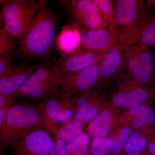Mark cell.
<instances>
[{
  "instance_id": "obj_1",
  "label": "cell",
  "mask_w": 155,
  "mask_h": 155,
  "mask_svg": "<svg viewBox=\"0 0 155 155\" xmlns=\"http://www.w3.org/2000/svg\"><path fill=\"white\" fill-rule=\"evenodd\" d=\"M57 20L55 11L42 1L16 50V56L30 61L47 55L55 42Z\"/></svg>"
},
{
  "instance_id": "obj_2",
  "label": "cell",
  "mask_w": 155,
  "mask_h": 155,
  "mask_svg": "<svg viewBox=\"0 0 155 155\" xmlns=\"http://www.w3.org/2000/svg\"><path fill=\"white\" fill-rule=\"evenodd\" d=\"M41 129H45L41 102L38 104L15 102L8 110L5 125L1 132V143L8 147Z\"/></svg>"
},
{
  "instance_id": "obj_3",
  "label": "cell",
  "mask_w": 155,
  "mask_h": 155,
  "mask_svg": "<svg viewBox=\"0 0 155 155\" xmlns=\"http://www.w3.org/2000/svg\"><path fill=\"white\" fill-rule=\"evenodd\" d=\"M62 74L54 63L39 65L14 94V97L25 101H44L57 94Z\"/></svg>"
},
{
  "instance_id": "obj_4",
  "label": "cell",
  "mask_w": 155,
  "mask_h": 155,
  "mask_svg": "<svg viewBox=\"0 0 155 155\" xmlns=\"http://www.w3.org/2000/svg\"><path fill=\"white\" fill-rule=\"evenodd\" d=\"M110 91L108 97L110 103L121 110L155 102L154 87L142 85L125 72L114 81Z\"/></svg>"
},
{
  "instance_id": "obj_5",
  "label": "cell",
  "mask_w": 155,
  "mask_h": 155,
  "mask_svg": "<svg viewBox=\"0 0 155 155\" xmlns=\"http://www.w3.org/2000/svg\"><path fill=\"white\" fill-rule=\"evenodd\" d=\"M121 51L125 73L142 85L154 87L155 56L149 47L134 44Z\"/></svg>"
},
{
  "instance_id": "obj_6",
  "label": "cell",
  "mask_w": 155,
  "mask_h": 155,
  "mask_svg": "<svg viewBox=\"0 0 155 155\" xmlns=\"http://www.w3.org/2000/svg\"><path fill=\"white\" fill-rule=\"evenodd\" d=\"M1 22L4 28L21 41L42 1L1 0Z\"/></svg>"
},
{
  "instance_id": "obj_7",
  "label": "cell",
  "mask_w": 155,
  "mask_h": 155,
  "mask_svg": "<svg viewBox=\"0 0 155 155\" xmlns=\"http://www.w3.org/2000/svg\"><path fill=\"white\" fill-rule=\"evenodd\" d=\"M41 103L44 127L56 135L58 130L74 116L76 95L54 96Z\"/></svg>"
},
{
  "instance_id": "obj_8",
  "label": "cell",
  "mask_w": 155,
  "mask_h": 155,
  "mask_svg": "<svg viewBox=\"0 0 155 155\" xmlns=\"http://www.w3.org/2000/svg\"><path fill=\"white\" fill-rule=\"evenodd\" d=\"M60 3L79 30L109 29L95 0L61 1Z\"/></svg>"
},
{
  "instance_id": "obj_9",
  "label": "cell",
  "mask_w": 155,
  "mask_h": 155,
  "mask_svg": "<svg viewBox=\"0 0 155 155\" xmlns=\"http://www.w3.org/2000/svg\"><path fill=\"white\" fill-rule=\"evenodd\" d=\"M110 103L107 93L95 86L76 94V109L71 119L91 122L105 109Z\"/></svg>"
},
{
  "instance_id": "obj_10",
  "label": "cell",
  "mask_w": 155,
  "mask_h": 155,
  "mask_svg": "<svg viewBox=\"0 0 155 155\" xmlns=\"http://www.w3.org/2000/svg\"><path fill=\"white\" fill-rule=\"evenodd\" d=\"M134 44L155 46V8L147 9L137 23L119 37L120 51Z\"/></svg>"
},
{
  "instance_id": "obj_11",
  "label": "cell",
  "mask_w": 155,
  "mask_h": 155,
  "mask_svg": "<svg viewBox=\"0 0 155 155\" xmlns=\"http://www.w3.org/2000/svg\"><path fill=\"white\" fill-rule=\"evenodd\" d=\"M99 63L78 72L63 73L56 95H76L95 87L99 79Z\"/></svg>"
},
{
  "instance_id": "obj_12",
  "label": "cell",
  "mask_w": 155,
  "mask_h": 155,
  "mask_svg": "<svg viewBox=\"0 0 155 155\" xmlns=\"http://www.w3.org/2000/svg\"><path fill=\"white\" fill-rule=\"evenodd\" d=\"M151 105L143 104L127 109L121 114L119 125L141 132L149 139L155 135V111Z\"/></svg>"
},
{
  "instance_id": "obj_13",
  "label": "cell",
  "mask_w": 155,
  "mask_h": 155,
  "mask_svg": "<svg viewBox=\"0 0 155 155\" xmlns=\"http://www.w3.org/2000/svg\"><path fill=\"white\" fill-rule=\"evenodd\" d=\"M113 2L119 38L140 20L147 10V3L143 0H114Z\"/></svg>"
},
{
  "instance_id": "obj_14",
  "label": "cell",
  "mask_w": 155,
  "mask_h": 155,
  "mask_svg": "<svg viewBox=\"0 0 155 155\" xmlns=\"http://www.w3.org/2000/svg\"><path fill=\"white\" fill-rule=\"evenodd\" d=\"M50 134L41 129L11 146L13 155H49L54 145Z\"/></svg>"
},
{
  "instance_id": "obj_15",
  "label": "cell",
  "mask_w": 155,
  "mask_h": 155,
  "mask_svg": "<svg viewBox=\"0 0 155 155\" xmlns=\"http://www.w3.org/2000/svg\"><path fill=\"white\" fill-rule=\"evenodd\" d=\"M124 70V61L122 51L114 49L106 53L99 63V79L96 86L107 93L111 85Z\"/></svg>"
},
{
  "instance_id": "obj_16",
  "label": "cell",
  "mask_w": 155,
  "mask_h": 155,
  "mask_svg": "<svg viewBox=\"0 0 155 155\" xmlns=\"http://www.w3.org/2000/svg\"><path fill=\"white\" fill-rule=\"evenodd\" d=\"M81 31L82 37L80 48L91 51L106 53L110 50L118 48V34L109 29Z\"/></svg>"
},
{
  "instance_id": "obj_17",
  "label": "cell",
  "mask_w": 155,
  "mask_h": 155,
  "mask_svg": "<svg viewBox=\"0 0 155 155\" xmlns=\"http://www.w3.org/2000/svg\"><path fill=\"white\" fill-rule=\"evenodd\" d=\"M105 54L79 48L65 57L57 58L54 63L63 73L76 72L99 63Z\"/></svg>"
},
{
  "instance_id": "obj_18",
  "label": "cell",
  "mask_w": 155,
  "mask_h": 155,
  "mask_svg": "<svg viewBox=\"0 0 155 155\" xmlns=\"http://www.w3.org/2000/svg\"><path fill=\"white\" fill-rule=\"evenodd\" d=\"M39 66L26 64L11 65L0 76V93L14 96L18 89Z\"/></svg>"
},
{
  "instance_id": "obj_19",
  "label": "cell",
  "mask_w": 155,
  "mask_h": 155,
  "mask_svg": "<svg viewBox=\"0 0 155 155\" xmlns=\"http://www.w3.org/2000/svg\"><path fill=\"white\" fill-rule=\"evenodd\" d=\"M121 109L108 104L105 109L90 122L89 134L94 137H107L118 125L121 116Z\"/></svg>"
},
{
  "instance_id": "obj_20",
  "label": "cell",
  "mask_w": 155,
  "mask_h": 155,
  "mask_svg": "<svg viewBox=\"0 0 155 155\" xmlns=\"http://www.w3.org/2000/svg\"><path fill=\"white\" fill-rule=\"evenodd\" d=\"M130 128L118 125L107 136L106 144L110 155H122L126 143L132 133Z\"/></svg>"
},
{
  "instance_id": "obj_21",
  "label": "cell",
  "mask_w": 155,
  "mask_h": 155,
  "mask_svg": "<svg viewBox=\"0 0 155 155\" xmlns=\"http://www.w3.org/2000/svg\"><path fill=\"white\" fill-rule=\"evenodd\" d=\"M84 122L75 119H71L61 127L56 134L57 139L69 143L83 133Z\"/></svg>"
},
{
  "instance_id": "obj_22",
  "label": "cell",
  "mask_w": 155,
  "mask_h": 155,
  "mask_svg": "<svg viewBox=\"0 0 155 155\" xmlns=\"http://www.w3.org/2000/svg\"><path fill=\"white\" fill-rule=\"evenodd\" d=\"M103 18L109 26V30L118 34L114 2L111 0H95Z\"/></svg>"
},
{
  "instance_id": "obj_23",
  "label": "cell",
  "mask_w": 155,
  "mask_h": 155,
  "mask_svg": "<svg viewBox=\"0 0 155 155\" xmlns=\"http://www.w3.org/2000/svg\"><path fill=\"white\" fill-rule=\"evenodd\" d=\"M90 136L83 133L67 144V150L69 155H84L89 154V145Z\"/></svg>"
},
{
  "instance_id": "obj_24",
  "label": "cell",
  "mask_w": 155,
  "mask_h": 155,
  "mask_svg": "<svg viewBox=\"0 0 155 155\" xmlns=\"http://www.w3.org/2000/svg\"><path fill=\"white\" fill-rule=\"evenodd\" d=\"M148 141V139L143 134L133 131L126 143L123 153L144 150L147 147Z\"/></svg>"
},
{
  "instance_id": "obj_25",
  "label": "cell",
  "mask_w": 155,
  "mask_h": 155,
  "mask_svg": "<svg viewBox=\"0 0 155 155\" xmlns=\"http://www.w3.org/2000/svg\"><path fill=\"white\" fill-rule=\"evenodd\" d=\"M14 37L5 28L0 30V55L11 53L16 46Z\"/></svg>"
},
{
  "instance_id": "obj_26",
  "label": "cell",
  "mask_w": 155,
  "mask_h": 155,
  "mask_svg": "<svg viewBox=\"0 0 155 155\" xmlns=\"http://www.w3.org/2000/svg\"><path fill=\"white\" fill-rule=\"evenodd\" d=\"M107 137H95L91 145V155H110L106 147Z\"/></svg>"
},
{
  "instance_id": "obj_27",
  "label": "cell",
  "mask_w": 155,
  "mask_h": 155,
  "mask_svg": "<svg viewBox=\"0 0 155 155\" xmlns=\"http://www.w3.org/2000/svg\"><path fill=\"white\" fill-rule=\"evenodd\" d=\"M16 56V50L9 54L0 55V76L11 66V60Z\"/></svg>"
},
{
  "instance_id": "obj_28",
  "label": "cell",
  "mask_w": 155,
  "mask_h": 155,
  "mask_svg": "<svg viewBox=\"0 0 155 155\" xmlns=\"http://www.w3.org/2000/svg\"><path fill=\"white\" fill-rule=\"evenodd\" d=\"M49 155H69L66 143L61 140H56Z\"/></svg>"
},
{
  "instance_id": "obj_29",
  "label": "cell",
  "mask_w": 155,
  "mask_h": 155,
  "mask_svg": "<svg viewBox=\"0 0 155 155\" xmlns=\"http://www.w3.org/2000/svg\"><path fill=\"white\" fill-rule=\"evenodd\" d=\"M14 95H7L0 93V109L10 108L15 102Z\"/></svg>"
},
{
  "instance_id": "obj_30",
  "label": "cell",
  "mask_w": 155,
  "mask_h": 155,
  "mask_svg": "<svg viewBox=\"0 0 155 155\" xmlns=\"http://www.w3.org/2000/svg\"><path fill=\"white\" fill-rule=\"evenodd\" d=\"M9 109V108L0 109V133L2 131L4 126L5 125Z\"/></svg>"
},
{
  "instance_id": "obj_31",
  "label": "cell",
  "mask_w": 155,
  "mask_h": 155,
  "mask_svg": "<svg viewBox=\"0 0 155 155\" xmlns=\"http://www.w3.org/2000/svg\"><path fill=\"white\" fill-rule=\"evenodd\" d=\"M147 147L149 153L151 155H155V135L149 139Z\"/></svg>"
},
{
  "instance_id": "obj_32",
  "label": "cell",
  "mask_w": 155,
  "mask_h": 155,
  "mask_svg": "<svg viewBox=\"0 0 155 155\" xmlns=\"http://www.w3.org/2000/svg\"><path fill=\"white\" fill-rule=\"evenodd\" d=\"M146 3L147 9L151 8H155V0H147Z\"/></svg>"
},
{
  "instance_id": "obj_33",
  "label": "cell",
  "mask_w": 155,
  "mask_h": 155,
  "mask_svg": "<svg viewBox=\"0 0 155 155\" xmlns=\"http://www.w3.org/2000/svg\"><path fill=\"white\" fill-rule=\"evenodd\" d=\"M140 155H152L148 151H146L143 150L142 151L141 154Z\"/></svg>"
},
{
  "instance_id": "obj_34",
  "label": "cell",
  "mask_w": 155,
  "mask_h": 155,
  "mask_svg": "<svg viewBox=\"0 0 155 155\" xmlns=\"http://www.w3.org/2000/svg\"><path fill=\"white\" fill-rule=\"evenodd\" d=\"M90 155V154H86V155Z\"/></svg>"
},
{
  "instance_id": "obj_35",
  "label": "cell",
  "mask_w": 155,
  "mask_h": 155,
  "mask_svg": "<svg viewBox=\"0 0 155 155\" xmlns=\"http://www.w3.org/2000/svg\"><path fill=\"white\" fill-rule=\"evenodd\" d=\"M154 55H155V51L154 52Z\"/></svg>"
},
{
  "instance_id": "obj_36",
  "label": "cell",
  "mask_w": 155,
  "mask_h": 155,
  "mask_svg": "<svg viewBox=\"0 0 155 155\" xmlns=\"http://www.w3.org/2000/svg\"><path fill=\"white\" fill-rule=\"evenodd\" d=\"M154 103H155V102Z\"/></svg>"
}]
</instances>
